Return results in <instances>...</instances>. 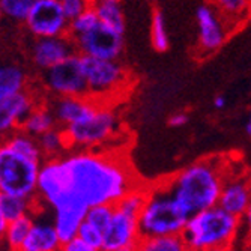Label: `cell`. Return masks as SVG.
<instances>
[{
  "instance_id": "cell-1",
  "label": "cell",
  "mask_w": 251,
  "mask_h": 251,
  "mask_svg": "<svg viewBox=\"0 0 251 251\" xmlns=\"http://www.w3.org/2000/svg\"><path fill=\"white\" fill-rule=\"evenodd\" d=\"M60 161L65 194L53 212L98 204L116 206L131 190L142 185L128 156L118 151H68Z\"/></svg>"
},
{
  "instance_id": "cell-2",
  "label": "cell",
  "mask_w": 251,
  "mask_h": 251,
  "mask_svg": "<svg viewBox=\"0 0 251 251\" xmlns=\"http://www.w3.org/2000/svg\"><path fill=\"white\" fill-rule=\"evenodd\" d=\"M226 161L218 156L199 159L169 177L164 184L190 217L214 208L220 201L224 182L229 176Z\"/></svg>"
},
{
  "instance_id": "cell-3",
  "label": "cell",
  "mask_w": 251,
  "mask_h": 251,
  "mask_svg": "<svg viewBox=\"0 0 251 251\" xmlns=\"http://www.w3.org/2000/svg\"><path fill=\"white\" fill-rule=\"evenodd\" d=\"M239 232L241 218L217 204L191 215L182 238L188 251H208L214 248H232Z\"/></svg>"
},
{
  "instance_id": "cell-4",
  "label": "cell",
  "mask_w": 251,
  "mask_h": 251,
  "mask_svg": "<svg viewBox=\"0 0 251 251\" xmlns=\"http://www.w3.org/2000/svg\"><path fill=\"white\" fill-rule=\"evenodd\" d=\"M142 238L177 236L185 230L190 215L164 184L148 188V199L139 215Z\"/></svg>"
},
{
  "instance_id": "cell-5",
  "label": "cell",
  "mask_w": 251,
  "mask_h": 251,
  "mask_svg": "<svg viewBox=\"0 0 251 251\" xmlns=\"http://www.w3.org/2000/svg\"><path fill=\"white\" fill-rule=\"evenodd\" d=\"M70 151H97L118 139L121 121L115 108L101 102L98 110L89 119L63 128Z\"/></svg>"
},
{
  "instance_id": "cell-6",
  "label": "cell",
  "mask_w": 251,
  "mask_h": 251,
  "mask_svg": "<svg viewBox=\"0 0 251 251\" xmlns=\"http://www.w3.org/2000/svg\"><path fill=\"white\" fill-rule=\"evenodd\" d=\"M42 163L21 155L11 148H0V194L35 200Z\"/></svg>"
},
{
  "instance_id": "cell-7",
  "label": "cell",
  "mask_w": 251,
  "mask_h": 251,
  "mask_svg": "<svg viewBox=\"0 0 251 251\" xmlns=\"http://www.w3.org/2000/svg\"><path fill=\"white\" fill-rule=\"evenodd\" d=\"M89 97L107 104V98L118 95L128 86V71L118 60L81 56Z\"/></svg>"
},
{
  "instance_id": "cell-8",
  "label": "cell",
  "mask_w": 251,
  "mask_h": 251,
  "mask_svg": "<svg viewBox=\"0 0 251 251\" xmlns=\"http://www.w3.org/2000/svg\"><path fill=\"white\" fill-rule=\"evenodd\" d=\"M44 84L56 98L89 97L81 56L75 53L44 73Z\"/></svg>"
},
{
  "instance_id": "cell-9",
  "label": "cell",
  "mask_w": 251,
  "mask_h": 251,
  "mask_svg": "<svg viewBox=\"0 0 251 251\" xmlns=\"http://www.w3.org/2000/svg\"><path fill=\"white\" fill-rule=\"evenodd\" d=\"M25 23L36 39L68 36L70 33V20L63 12L60 0H36Z\"/></svg>"
},
{
  "instance_id": "cell-10",
  "label": "cell",
  "mask_w": 251,
  "mask_h": 251,
  "mask_svg": "<svg viewBox=\"0 0 251 251\" xmlns=\"http://www.w3.org/2000/svg\"><path fill=\"white\" fill-rule=\"evenodd\" d=\"M73 39L77 53L84 57L118 60L124 50L122 33L101 25V23L90 32Z\"/></svg>"
},
{
  "instance_id": "cell-11",
  "label": "cell",
  "mask_w": 251,
  "mask_h": 251,
  "mask_svg": "<svg viewBox=\"0 0 251 251\" xmlns=\"http://www.w3.org/2000/svg\"><path fill=\"white\" fill-rule=\"evenodd\" d=\"M142 239L139 220L115 211L108 227L104 230L102 251H121L124 248H137Z\"/></svg>"
},
{
  "instance_id": "cell-12",
  "label": "cell",
  "mask_w": 251,
  "mask_h": 251,
  "mask_svg": "<svg viewBox=\"0 0 251 251\" xmlns=\"http://www.w3.org/2000/svg\"><path fill=\"white\" fill-rule=\"evenodd\" d=\"M77 53L71 36L39 38L32 45V60L39 70L47 71Z\"/></svg>"
},
{
  "instance_id": "cell-13",
  "label": "cell",
  "mask_w": 251,
  "mask_h": 251,
  "mask_svg": "<svg viewBox=\"0 0 251 251\" xmlns=\"http://www.w3.org/2000/svg\"><path fill=\"white\" fill-rule=\"evenodd\" d=\"M38 105L39 104H36L35 98L26 90L9 98L0 100V129H2V135L6 137L21 129L25 121Z\"/></svg>"
},
{
  "instance_id": "cell-14",
  "label": "cell",
  "mask_w": 251,
  "mask_h": 251,
  "mask_svg": "<svg viewBox=\"0 0 251 251\" xmlns=\"http://www.w3.org/2000/svg\"><path fill=\"white\" fill-rule=\"evenodd\" d=\"M100 104V101L90 97H68L56 98L50 108L54 113L57 125L66 128L89 119L98 110Z\"/></svg>"
},
{
  "instance_id": "cell-15",
  "label": "cell",
  "mask_w": 251,
  "mask_h": 251,
  "mask_svg": "<svg viewBox=\"0 0 251 251\" xmlns=\"http://www.w3.org/2000/svg\"><path fill=\"white\" fill-rule=\"evenodd\" d=\"M251 203V188L247 175H230L227 176L220 196L218 206L229 214L242 218Z\"/></svg>"
},
{
  "instance_id": "cell-16",
  "label": "cell",
  "mask_w": 251,
  "mask_h": 251,
  "mask_svg": "<svg viewBox=\"0 0 251 251\" xmlns=\"http://www.w3.org/2000/svg\"><path fill=\"white\" fill-rule=\"evenodd\" d=\"M196 20L199 26L200 49L206 53L218 50L226 39V33L215 11L206 5H200L196 11Z\"/></svg>"
},
{
  "instance_id": "cell-17",
  "label": "cell",
  "mask_w": 251,
  "mask_h": 251,
  "mask_svg": "<svg viewBox=\"0 0 251 251\" xmlns=\"http://www.w3.org/2000/svg\"><path fill=\"white\" fill-rule=\"evenodd\" d=\"M62 239L56 230L53 220H45L44 217L33 215V226L30 233L23 245L25 251H60Z\"/></svg>"
},
{
  "instance_id": "cell-18",
  "label": "cell",
  "mask_w": 251,
  "mask_h": 251,
  "mask_svg": "<svg viewBox=\"0 0 251 251\" xmlns=\"http://www.w3.org/2000/svg\"><path fill=\"white\" fill-rule=\"evenodd\" d=\"M87 211L89 209L70 208V209H60L53 212V223L62 242H68L77 238L80 227L86 220Z\"/></svg>"
},
{
  "instance_id": "cell-19",
  "label": "cell",
  "mask_w": 251,
  "mask_h": 251,
  "mask_svg": "<svg viewBox=\"0 0 251 251\" xmlns=\"http://www.w3.org/2000/svg\"><path fill=\"white\" fill-rule=\"evenodd\" d=\"M38 203V199L29 200L23 197L0 194V220L11 223L23 217L35 215Z\"/></svg>"
},
{
  "instance_id": "cell-20",
  "label": "cell",
  "mask_w": 251,
  "mask_h": 251,
  "mask_svg": "<svg viewBox=\"0 0 251 251\" xmlns=\"http://www.w3.org/2000/svg\"><path fill=\"white\" fill-rule=\"evenodd\" d=\"M57 121L53 110L49 105L39 104L32 113L30 116L25 121L21 129L27 132L29 135L35 137V139H39L41 135H44L45 132H49L54 128H57Z\"/></svg>"
},
{
  "instance_id": "cell-21",
  "label": "cell",
  "mask_w": 251,
  "mask_h": 251,
  "mask_svg": "<svg viewBox=\"0 0 251 251\" xmlns=\"http://www.w3.org/2000/svg\"><path fill=\"white\" fill-rule=\"evenodd\" d=\"M2 145L11 148L12 151L25 155V156H27L30 159H35V161H39V163L45 161L42 151L39 148V143H38V139L29 135L23 129H18V131L3 137V143Z\"/></svg>"
},
{
  "instance_id": "cell-22",
  "label": "cell",
  "mask_w": 251,
  "mask_h": 251,
  "mask_svg": "<svg viewBox=\"0 0 251 251\" xmlns=\"http://www.w3.org/2000/svg\"><path fill=\"white\" fill-rule=\"evenodd\" d=\"M26 90V73L18 65L0 68V100L9 98Z\"/></svg>"
},
{
  "instance_id": "cell-23",
  "label": "cell",
  "mask_w": 251,
  "mask_h": 251,
  "mask_svg": "<svg viewBox=\"0 0 251 251\" xmlns=\"http://www.w3.org/2000/svg\"><path fill=\"white\" fill-rule=\"evenodd\" d=\"M92 8L95 9L101 25L124 35L125 18L119 2H102V0H97V2L92 3Z\"/></svg>"
},
{
  "instance_id": "cell-24",
  "label": "cell",
  "mask_w": 251,
  "mask_h": 251,
  "mask_svg": "<svg viewBox=\"0 0 251 251\" xmlns=\"http://www.w3.org/2000/svg\"><path fill=\"white\" fill-rule=\"evenodd\" d=\"M32 226H33V217L32 215L23 217V218L11 221L8 224L5 233L2 235V239L8 247V251L23 250V245H25V242L30 233Z\"/></svg>"
},
{
  "instance_id": "cell-25",
  "label": "cell",
  "mask_w": 251,
  "mask_h": 251,
  "mask_svg": "<svg viewBox=\"0 0 251 251\" xmlns=\"http://www.w3.org/2000/svg\"><path fill=\"white\" fill-rule=\"evenodd\" d=\"M39 148L42 151V155L45 159H54V158H60V155L66 153L70 151V146H68V140L63 128L57 126L49 132H45L44 135H41L38 139Z\"/></svg>"
},
{
  "instance_id": "cell-26",
  "label": "cell",
  "mask_w": 251,
  "mask_h": 251,
  "mask_svg": "<svg viewBox=\"0 0 251 251\" xmlns=\"http://www.w3.org/2000/svg\"><path fill=\"white\" fill-rule=\"evenodd\" d=\"M135 251H188V247L182 235L159 236V238H142Z\"/></svg>"
},
{
  "instance_id": "cell-27",
  "label": "cell",
  "mask_w": 251,
  "mask_h": 251,
  "mask_svg": "<svg viewBox=\"0 0 251 251\" xmlns=\"http://www.w3.org/2000/svg\"><path fill=\"white\" fill-rule=\"evenodd\" d=\"M148 199V188L145 185H139L135 187L134 190H131L118 204L116 209H119L121 212L131 215L134 218H139L145 203Z\"/></svg>"
},
{
  "instance_id": "cell-28",
  "label": "cell",
  "mask_w": 251,
  "mask_h": 251,
  "mask_svg": "<svg viewBox=\"0 0 251 251\" xmlns=\"http://www.w3.org/2000/svg\"><path fill=\"white\" fill-rule=\"evenodd\" d=\"M151 42L156 51H166L169 49V35L166 27V20L161 11H155L152 14V25H151Z\"/></svg>"
},
{
  "instance_id": "cell-29",
  "label": "cell",
  "mask_w": 251,
  "mask_h": 251,
  "mask_svg": "<svg viewBox=\"0 0 251 251\" xmlns=\"http://www.w3.org/2000/svg\"><path fill=\"white\" fill-rule=\"evenodd\" d=\"M36 0H0V9L3 15L15 21H26Z\"/></svg>"
},
{
  "instance_id": "cell-30",
  "label": "cell",
  "mask_w": 251,
  "mask_h": 251,
  "mask_svg": "<svg viewBox=\"0 0 251 251\" xmlns=\"http://www.w3.org/2000/svg\"><path fill=\"white\" fill-rule=\"evenodd\" d=\"M98 25H100V18H98L95 9L90 6L81 15H78L77 18L70 21V36L77 38L80 35H84L92 30L94 27H97Z\"/></svg>"
},
{
  "instance_id": "cell-31",
  "label": "cell",
  "mask_w": 251,
  "mask_h": 251,
  "mask_svg": "<svg viewBox=\"0 0 251 251\" xmlns=\"http://www.w3.org/2000/svg\"><path fill=\"white\" fill-rule=\"evenodd\" d=\"M115 211H116V206H111V204H98V206H92V208H89L86 214V221L104 232L108 227L113 215H115Z\"/></svg>"
},
{
  "instance_id": "cell-32",
  "label": "cell",
  "mask_w": 251,
  "mask_h": 251,
  "mask_svg": "<svg viewBox=\"0 0 251 251\" xmlns=\"http://www.w3.org/2000/svg\"><path fill=\"white\" fill-rule=\"evenodd\" d=\"M77 238H80L83 242H86L87 245L94 247V248H98L102 251V244H104V232L100 230L98 227L92 226L90 223H87L86 220L83 221L80 230H78V235Z\"/></svg>"
},
{
  "instance_id": "cell-33",
  "label": "cell",
  "mask_w": 251,
  "mask_h": 251,
  "mask_svg": "<svg viewBox=\"0 0 251 251\" xmlns=\"http://www.w3.org/2000/svg\"><path fill=\"white\" fill-rule=\"evenodd\" d=\"M92 0H60V5L63 8V12L66 18L73 21L78 15H81L84 11H87L92 6Z\"/></svg>"
},
{
  "instance_id": "cell-34",
  "label": "cell",
  "mask_w": 251,
  "mask_h": 251,
  "mask_svg": "<svg viewBox=\"0 0 251 251\" xmlns=\"http://www.w3.org/2000/svg\"><path fill=\"white\" fill-rule=\"evenodd\" d=\"M250 3V0H217V5L224 14L239 15L242 14Z\"/></svg>"
},
{
  "instance_id": "cell-35",
  "label": "cell",
  "mask_w": 251,
  "mask_h": 251,
  "mask_svg": "<svg viewBox=\"0 0 251 251\" xmlns=\"http://www.w3.org/2000/svg\"><path fill=\"white\" fill-rule=\"evenodd\" d=\"M60 251H101V250L87 245L80 238H74V239L68 241V242H63Z\"/></svg>"
},
{
  "instance_id": "cell-36",
  "label": "cell",
  "mask_w": 251,
  "mask_h": 251,
  "mask_svg": "<svg viewBox=\"0 0 251 251\" xmlns=\"http://www.w3.org/2000/svg\"><path fill=\"white\" fill-rule=\"evenodd\" d=\"M241 229H244L245 236H247V242L251 244V203L248 209L245 211V214L241 218Z\"/></svg>"
},
{
  "instance_id": "cell-37",
  "label": "cell",
  "mask_w": 251,
  "mask_h": 251,
  "mask_svg": "<svg viewBox=\"0 0 251 251\" xmlns=\"http://www.w3.org/2000/svg\"><path fill=\"white\" fill-rule=\"evenodd\" d=\"M187 122H188V116L185 115V113H175V115L170 116V119H169V125L173 128H180V126H184Z\"/></svg>"
},
{
  "instance_id": "cell-38",
  "label": "cell",
  "mask_w": 251,
  "mask_h": 251,
  "mask_svg": "<svg viewBox=\"0 0 251 251\" xmlns=\"http://www.w3.org/2000/svg\"><path fill=\"white\" fill-rule=\"evenodd\" d=\"M214 107L215 108H224L226 107V98L223 95H218L214 98Z\"/></svg>"
},
{
  "instance_id": "cell-39",
  "label": "cell",
  "mask_w": 251,
  "mask_h": 251,
  "mask_svg": "<svg viewBox=\"0 0 251 251\" xmlns=\"http://www.w3.org/2000/svg\"><path fill=\"white\" fill-rule=\"evenodd\" d=\"M245 131H247V134L251 137V111H250V119H248V122H247V125H245Z\"/></svg>"
},
{
  "instance_id": "cell-40",
  "label": "cell",
  "mask_w": 251,
  "mask_h": 251,
  "mask_svg": "<svg viewBox=\"0 0 251 251\" xmlns=\"http://www.w3.org/2000/svg\"><path fill=\"white\" fill-rule=\"evenodd\" d=\"M208 251H232L230 248H214V250H208Z\"/></svg>"
},
{
  "instance_id": "cell-41",
  "label": "cell",
  "mask_w": 251,
  "mask_h": 251,
  "mask_svg": "<svg viewBox=\"0 0 251 251\" xmlns=\"http://www.w3.org/2000/svg\"><path fill=\"white\" fill-rule=\"evenodd\" d=\"M247 176H248V182H250V188H251V170L247 173Z\"/></svg>"
},
{
  "instance_id": "cell-42",
  "label": "cell",
  "mask_w": 251,
  "mask_h": 251,
  "mask_svg": "<svg viewBox=\"0 0 251 251\" xmlns=\"http://www.w3.org/2000/svg\"><path fill=\"white\" fill-rule=\"evenodd\" d=\"M244 251H251V244H247V247L244 248Z\"/></svg>"
},
{
  "instance_id": "cell-43",
  "label": "cell",
  "mask_w": 251,
  "mask_h": 251,
  "mask_svg": "<svg viewBox=\"0 0 251 251\" xmlns=\"http://www.w3.org/2000/svg\"><path fill=\"white\" fill-rule=\"evenodd\" d=\"M137 248H124V250H121V251H135Z\"/></svg>"
},
{
  "instance_id": "cell-44",
  "label": "cell",
  "mask_w": 251,
  "mask_h": 251,
  "mask_svg": "<svg viewBox=\"0 0 251 251\" xmlns=\"http://www.w3.org/2000/svg\"><path fill=\"white\" fill-rule=\"evenodd\" d=\"M92 2H97V0H92ZM102 2H118V0H102Z\"/></svg>"
},
{
  "instance_id": "cell-45",
  "label": "cell",
  "mask_w": 251,
  "mask_h": 251,
  "mask_svg": "<svg viewBox=\"0 0 251 251\" xmlns=\"http://www.w3.org/2000/svg\"><path fill=\"white\" fill-rule=\"evenodd\" d=\"M17 251H25V250H17Z\"/></svg>"
}]
</instances>
